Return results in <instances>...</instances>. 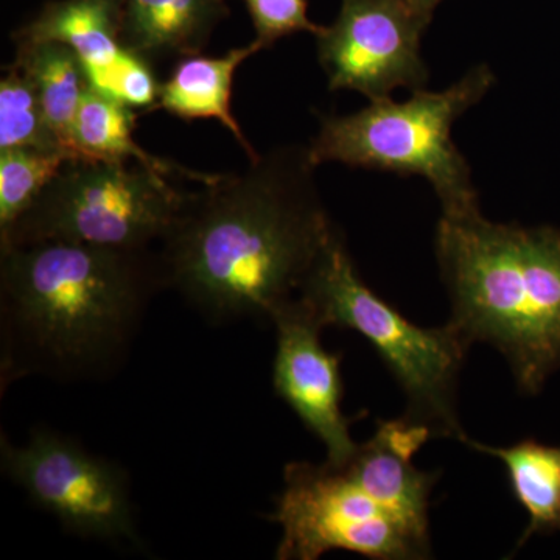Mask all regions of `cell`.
I'll use <instances>...</instances> for the list:
<instances>
[{
	"label": "cell",
	"mask_w": 560,
	"mask_h": 560,
	"mask_svg": "<svg viewBox=\"0 0 560 560\" xmlns=\"http://www.w3.org/2000/svg\"><path fill=\"white\" fill-rule=\"evenodd\" d=\"M315 168L308 145L278 147L187 191L158 249L165 289L215 323L271 320L300 294L335 230Z\"/></svg>",
	"instance_id": "obj_1"
},
{
	"label": "cell",
	"mask_w": 560,
	"mask_h": 560,
	"mask_svg": "<svg viewBox=\"0 0 560 560\" xmlns=\"http://www.w3.org/2000/svg\"><path fill=\"white\" fill-rule=\"evenodd\" d=\"M162 289L160 257L151 248L72 242L0 248L3 375L106 377Z\"/></svg>",
	"instance_id": "obj_2"
},
{
	"label": "cell",
	"mask_w": 560,
	"mask_h": 560,
	"mask_svg": "<svg viewBox=\"0 0 560 560\" xmlns=\"http://www.w3.org/2000/svg\"><path fill=\"white\" fill-rule=\"evenodd\" d=\"M434 250L453 326L500 350L522 393H540L560 370V231L442 213Z\"/></svg>",
	"instance_id": "obj_3"
},
{
	"label": "cell",
	"mask_w": 560,
	"mask_h": 560,
	"mask_svg": "<svg viewBox=\"0 0 560 560\" xmlns=\"http://www.w3.org/2000/svg\"><path fill=\"white\" fill-rule=\"evenodd\" d=\"M493 83L492 70L481 65L445 91H412L405 102L382 98L349 116H323L318 136L308 145L313 164L341 162L418 175L436 191L444 215L480 210L469 164L453 142L452 127Z\"/></svg>",
	"instance_id": "obj_4"
},
{
	"label": "cell",
	"mask_w": 560,
	"mask_h": 560,
	"mask_svg": "<svg viewBox=\"0 0 560 560\" xmlns=\"http://www.w3.org/2000/svg\"><path fill=\"white\" fill-rule=\"evenodd\" d=\"M298 296L324 327L359 331L374 346L407 396L405 418L429 427L433 438L466 440L456 390L470 345L452 323L423 329L377 296L360 278L337 228Z\"/></svg>",
	"instance_id": "obj_5"
},
{
	"label": "cell",
	"mask_w": 560,
	"mask_h": 560,
	"mask_svg": "<svg viewBox=\"0 0 560 560\" xmlns=\"http://www.w3.org/2000/svg\"><path fill=\"white\" fill-rule=\"evenodd\" d=\"M171 180L136 162L70 160L0 231V248L44 242L150 248L171 230L186 198Z\"/></svg>",
	"instance_id": "obj_6"
},
{
	"label": "cell",
	"mask_w": 560,
	"mask_h": 560,
	"mask_svg": "<svg viewBox=\"0 0 560 560\" xmlns=\"http://www.w3.org/2000/svg\"><path fill=\"white\" fill-rule=\"evenodd\" d=\"M270 521L282 537L276 559L316 560L345 550L378 560L430 558L396 515L353 480L345 466L290 463Z\"/></svg>",
	"instance_id": "obj_7"
},
{
	"label": "cell",
	"mask_w": 560,
	"mask_h": 560,
	"mask_svg": "<svg viewBox=\"0 0 560 560\" xmlns=\"http://www.w3.org/2000/svg\"><path fill=\"white\" fill-rule=\"evenodd\" d=\"M0 447L7 477L69 533L103 540H138L130 480L117 464L46 429L33 431L22 447L5 440Z\"/></svg>",
	"instance_id": "obj_8"
},
{
	"label": "cell",
	"mask_w": 560,
	"mask_h": 560,
	"mask_svg": "<svg viewBox=\"0 0 560 560\" xmlns=\"http://www.w3.org/2000/svg\"><path fill=\"white\" fill-rule=\"evenodd\" d=\"M405 0H341L340 13L316 33L330 91H357L371 102L397 88L422 90L429 69L420 39L429 27Z\"/></svg>",
	"instance_id": "obj_9"
},
{
	"label": "cell",
	"mask_w": 560,
	"mask_h": 560,
	"mask_svg": "<svg viewBox=\"0 0 560 560\" xmlns=\"http://www.w3.org/2000/svg\"><path fill=\"white\" fill-rule=\"evenodd\" d=\"M271 323L278 334L272 385L276 394L296 412L305 429L327 448V463L345 466L359 445L349 433L350 423L341 410L345 386L341 355L320 345L326 327L300 296L275 313Z\"/></svg>",
	"instance_id": "obj_10"
},
{
	"label": "cell",
	"mask_w": 560,
	"mask_h": 560,
	"mask_svg": "<svg viewBox=\"0 0 560 560\" xmlns=\"http://www.w3.org/2000/svg\"><path fill=\"white\" fill-rule=\"evenodd\" d=\"M430 438L433 436L429 427L405 416L377 420L374 436L359 445L355 455L345 464L353 480L381 501L429 550L430 495L440 474L419 470L412 458Z\"/></svg>",
	"instance_id": "obj_11"
},
{
	"label": "cell",
	"mask_w": 560,
	"mask_h": 560,
	"mask_svg": "<svg viewBox=\"0 0 560 560\" xmlns=\"http://www.w3.org/2000/svg\"><path fill=\"white\" fill-rule=\"evenodd\" d=\"M121 27L124 0H51L11 39L66 44L79 55L91 86L116 97L124 73L142 60L125 46Z\"/></svg>",
	"instance_id": "obj_12"
},
{
	"label": "cell",
	"mask_w": 560,
	"mask_h": 560,
	"mask_svg": "<svg viewBox=\"0 0 560 560\" xmlns=\"http://www.w3.org/2000/svg\"><path fill=\"white\" fill-rule=\"evenodd\" d=\"M228 0H124L121 38L150 65L201 54L221 21Z\"/></svg>",
	"instance_id": "obj_13"
},
{
	"label": "cell",
	"mask_w": 560,
	"mask_h": 560,
	"mask_svg": "<svg viewBox=\"0 0 560 560\" xmlns=\"http://www.w3.org/2000/svg\"><path fill=\"white\" fill-rule=\"evenodd\" d=\"M264 47L256 39L248 46L228 50L221 57L190 55L175 61L171 75L161 81L154 110L164 109L183 120H217L234 136L249 161L259 156L234 114L232 84L243 62Z\"/></svg>",
	"instance_id": "obj_14"
},
{
	"label": "cell",
	"mask_w": 560,
	"mask_h": 560,
	"mask_svg": "<svg viewBox=\"0 0 560 560\" xmlns=\"http://www.w3.org/2000/svg\"><path fill=\"white\" fill-rule=\"evenodd\" d=\"M138 114L113 95L90 86L73 121L72 151L77 160L136 162L165 178L190 179L201 186L217 178L143 150L135 139Z\"/></svg>",
	"instance_id": "obj_15"
},
{
	"label": "cell",
	"mask_w": 560,
	"mask_h": 560,
	"mask_svg": "<svg viewBox=\"0 0 560 560\" xmlns=\"http://www.w3.org/2000/svg\"><path fill=\"white\" fill-rule=\"evenodd\" d=\"M13 65L32 81L50 130L62 149L75 158L72 151L73 121L91 86L79 55L57 40L16 43Z\"/></svg>",
	"instance_id": "obj_16"
},
{
	"label": "cell",
	"mask_w": 560,
	"mask_h": 560,
	"mask_svg": "<svg viewBox=\"0 0 560 560\" xmlns=\"http://www.w3.org/2000/svg\"><path fill=\"white\" fill-rule=\"evenodd\" d=\"M464 444L500 459L506 467L512 493L529 517L518 547L534 534L560 533V447L534 440L511 447H490L470 438Z\"/></svg>",
	"instance_id": "obj_17"
},
{
	"label": "cell",
	"mask_w": 560,
	"mask_h": 560,
	"mask_svg": "<svg viewBox=\"0 0 560 560\" xmlns=\"http://www.w3.org/2000/svg\"><path fill=\"white\" fill-rule=\"evenodd\" d=\"M70 160L65 150H0V231L31 208Z\"/></svg>",
	"instance_id": "obj_18"
},
{
	"label": "cell",
	"mask_w": 560,
	"mask_h": 560,
	"mask_svg": "<svg viewBox=\"0 0 560 560\" xmlns=\"http://www.w3.org/2000/svg\"><path fill=\"white\" fill-rule=\"evenodd\" d=\"M5 70L0 80V150H65L44 117L32 81L13 62Z\"/></svg>",
	"instance_id": "obj_19"
},
{
	"label": "cell",
	"mask_w": 560,
	"mask_h": 560,
	"mask_svg": "<svg viewBox=\"0 0 560 560\" xmlns=\"http://www.w3.org/2000/svg\"><path fill=\"white\" fill-rule=\"evenodd\" d=\"M248 10L257 43L264 49L298 32L316 35L323 25L308 20V0H243Z\"/></svg>",
	"instance_id": "obj_20"
},
{
	"label": "cell",
	"mask_w": 560,
	"mask_h": 560,
	"mask_svg": "<svg viewBox=\"0 0 560 560\" xmlns=\"http://www.w3.org/2000/svg\"><path fill=\"white\" fill-rule=\"evenodd\" d=\"M405 2L410 5V9L415 11L416 14H419L423 21L430 24L434 10H436V7L440 5L442 0H405Z\"/></svg>",
	"instance_id": "obj_21"
}]
</instances>
